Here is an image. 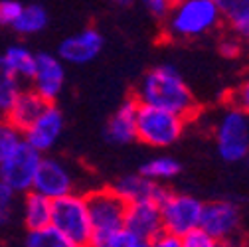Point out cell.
Instances as JSON below:
<instances>
[{"label": "cell", "instance_id": "cell-1", "mask_svg": "<svg viewBox=\"0 0 249 247\" xmlns=\"http://www.w3.org/2000/svg\"><path fill=\"white\" fill-rule=\"evenodd\" d=\"M135 99L142 105H152L176 113L186 121L196 117L200 111L190 85L172 66H157L148 70L135 91Z\"/></svg>", "mask_w": 249, "mask_h": 247}, {"label": "cell", "instance_id": "cell-2", "mask_svg": "<svg viewBox=\"0 0 249 247\" xmlns=\"http://www.w3.org/2000/svg\"><path fill=\"white\" fill-rule=\"evenodd\" d=\"M222 24V16L212 0H178L164 18V34L170 40H194L206 36Z\"/></svg>", "mask_w": 249, "mask_h": 247}, {"label": "cell", "instance_id": "cell-3", "mask_svg": "<svg viewBox=\"0 0 249 247\" xmlns=\"http://www.w3.org/2000/svg\"><path fill=\"white\" fill-rule=\"evenodd\" d=\"M59 233H64L75 247H89L93 243V229L85 194L70 192L52 200V222Z\"/></svg>", "mask_w": 249, "mask_h": 247}, {"label": "cell", "instance_id": "cell-4", "mask_svg": "<svg viewBox=\"0 0 249 247\" xmlns=\"http://www.w3.org/2000/svg\"><path fill=\"white\" fill-rule=\"evenodd\" d=\"M186 129V119L160 107L139 103L137 111V141L152 148L172 146Z\"/></svg>", "mask_w": 249, "mask_h": 247}, {"label": "cell", "instance_id": "cell-5", "mask_svg": "<svg viewBox=\"0 0 249 247\" xmlns=\"http://www.w3.org/2000/svg\"><path fill=\"white\" fill-rule=\"evenodd\" d=\"M85 200L93 229V243H105L113 233L124 228L127 202L121 200L111 186L85 194Z\"/></svg>", "mask_w": 249, "mask_h": 247}, {"label": "cell", "instance_id": "cell-6", "mask_svg": "<svg viewBox=\"0 0 249 247\" xmlns=\"http://www.w3.org/2000/svg\"><path fill=\"white\" fill-rule=\"evenodd\" d=\"M217 152L226 162H241L249 154V117L231 107L215 129Z\"/></svg>", "mask_w": 249, "mask_h": 247}, {"label": "cell", "instance_id": "cell-7", "mask_svg": "<svg viewBox=\"0 0 249 247\" xmlns=\"http://www.w3.org/2000/svg\"><path fill=\"white\" fill-rule=\"evenodd\" d=\"M40 159L42 152H38L22 139L20 144L0 162V180L16 194H26L28 190H32Z\"/></svg>", "mask_w": 249, "mask_h": 247}, {"label": "cell", "instance_id": "cell-8", "mask_svg": "<svg viewBox=\"0 0 249 247\" xmlns=\"http://www.w3.org/2000/svg\"><path fill=\"white\" fill-rule=\"evenodd\" d=\"M204 202L188 196V194H174L170 192L160 202L162 213V229L176 237H182L194 228L200 226Z\"/></svg>", "mask_w": 249, "mask_h": 247}, {"label": "cell", "instance_id": "cell-9", "mask_svg": "<svg viewBox=\"0 0 249 247\" xmlns=\"http://www.w3.org/2000/svg\"><path fill=\"white\" fill-rule=\"evenodd\" d=\"M198 228L224 241L228 247H233V243L239 241V231H241L239 208L228 200H215L204 204Z\"/></svg>", "mask_w": 249, "mask_h": 247}, {"label": "cell", "instance_id": "cell-10", "mask_svg": "<svg viewBox=\"0 0 249 247\" xmlns=\"http://www.w3.org/2000/svg\"><path fill=\"white\" fill-rule=\"evenodd\" d=\"M73 186H75V180H73L71 170L66 166V162L42 154L36 176H34L32 190L50 200H57L61 196L73 192Z\"/></svg>", "mask_w": 249, "mask_h": 247}, {"label": "cell", "instance_id": "cell-11", "mask_svg": "<svg viewBox=\"0 0 249 247\" xmlns=\"http://www.w3.org/2000/svg\"><path fill=\"white\" fill-rule=\"evenodd\" d=\"M64 125H66V121H64L61 109L55 103H48L46 109L38 115V119L26 131H22V139L30 146H34L38 152L46 154L59 141L61 133H64Z\"/></svg>", "mask_w": 249, "mask_h": 247}, {"label": "cell", "instance_id": "cell-12", "mask_svg": "<svg viewBox=\"0 0 249 247\" xmlns=\"http://www.w3.org/2000/svg\"><path fill=\"white\" fill-rule=\"evenodd\" d=\"M105 38L97 28H83L81 32L68 36L66 40H61L57 46V57L64 64L71 66H85L89 61H93L103 50Z\"/></svg>", "mask_w": 249, "mask_h": 247}, {"label": "cell", "instance_id": "cell-13", "mask_svg": "<svg viewBox=\"0 0 249 247\" xmlns=\"http://www.w3.org/2000/svg\"><path fill=\"white\" fill-rule=\"evenodd\" d=\"M32 89L48 103H55L66 85V68L57 55L42 52L36 53V70L32 75Z\"/></svg>", "mask_w": 249, "mask_h": 247}, {"label": "cell", "instance_id": "cell-14", "mask_svg": "<svg viewBox=\"0 0 249 247\" xmlns=\"http://www.w3.org/2000/svg\"><path fill=\"white\" fill-rule=\"evenodd\" d=\"M124 228L148 241H152L154 237L164 231L160 204L154 200L129 202L127 210H124Z\"/></svg>", "mask_w": 249, "mask_h": 247}, {"label": "cell", "instance_id": "cell-15", "mask_svg": "<svg viewBox=\"0 0 249 247\" xmlns=\"http://www.w3.org/2000/svg\"><path fill=\"white\" fill-rule=\"evenodd\" d=\"M113 192L124 200V202H137V200H154V202H162L170 190L166 186H162L160 182L157 180H150L146 176H142L141 172L139 174H127L119 178L115 184H113Z\"/></svg>", "mask_w": 249, "mask_h": 247}, {"label": "cell", "instance_id": "cell-16", "mask_svg": "<svg viewBox=\"0 0 249 247\" xmlns=\"http://www.w3.org/2000/svg\"><path fill=\"white\" fill-rule=\"evenodd\" d=\"M137 111H139V101L133 97L124 99L119 109L111 115L107 127H105V137L113 144H129L137 141Z\"/></svg>", "mask_w": 249, "mask_h": 247}, {"label": "cell", "instance_id": "cell-17", "mask_svg": "<svg viewBox=\"0 0 249 247\" xmlns=\"http://www.w3.org/2000/svg\"><path fill=\"white\" fill-rule=\"evenodd\" d=\"M48 101L38 95L34 89H22L16 99L4 109V119L22 133L38 119V115L46 109Z\"/></svg>", "mask_w": 249, "mask_h": 247}, {"label": "cell", "instance_id": "cell-18", "mask_svg": "<svg viewBox=\"0 0 249 247\" xmlns=\"http://www.w3.org/2000/svg\"><path fill=\"white\" fill-rule=\"evenodd\" d=\"M22 222L26 226V229H40L50 226L52 222V200L34 192L28 190L26 194H22Z\"/></svg>", "mask_w": 249, "mask_h": 247}, {"label": "cell", "instance_id": "cell-19", "mask_svg": "<svg viewBox=\"0 0 249 247\" xmlns=\"http://www.w3.org/2000/svg\"><path fill=\"white\" fill-rule=\"evenodd\" d=\"M6 66L12 70V73L20 79V81H30L36 70V53L30 50L28 46L22 44H12L6 48V52L2 53Z\"/></svg>", "mask_w": 249, "mask_h": 247}, {"label": "cell", "instance_id": "cell-20", "mask_svg": "<svg viewBox=\"0 0 249 247\" xmlns=\"http://www.w3.org/2000/svg\"><path fill=\"white\" fill-rule=\"evenodd\" d=\"M48 10L42 4H24L20 16L12 24V30L20 36H34L48 26Z\"/></svg>", "mask_w": 249, "mask_h": 247}, {"label": "cell", "instance_id": "cell-21", "mask_svg": "<svg viewBox=\"0 0 249 247\" xmlns=\"http://www.w3.org/2000/svg\"><path fill=\"white\" fill-rule=\"evenodd\" d=\"M217 12L222 16V22H226L233 32L249 22V0H212Z\"/></svg>", "mask_w": 249, "mask_h": 247}, {"label": "cell", "instance_id": "cell-22", "mask_svg": "<svg viewBox=\"0 0 249 247\" xmlns=\"http://www.w3.org/2000/svg\"><path fill=\"white\" fill-rule=\"evenodd\" d=\"M182 166L176 159L172 157H154L150 160H146L141 166V174L150 178V180H157V182H164V180H172L180 174Z\"/></svg>", "mask_w": 249, "mask_h": 247}, {"label": "cell", "instance_id": "cell-23", "mask_svg": "<svg viewBox=\"0 0 249 247\" xmlns=\"http://www.w3.org/2000/svg\"><path fill=\"white\" fill-rule=\"evenodd\" d=\"M24 247H75L64 233H59L53 226L40 229H30L24 239Z\"/></svg>", "mask_w": 249, "mask_h": 247}, {"label": "cell", "instance_id": "cell-24", "mask_svg": "<svg viewBox=\"0 0 249 247\" xmlns=\"http://www.w3.org/2000/svg\"><path fill=\"white\" fill-rule=\"evenodd\" d=\"M22 91V81L12 73V70L6 66V61L0 53V107L6 109L16 95Z\"/></svg>", "mask_w": 249, "mask_h": 247}, {"label": "cell", "instance_id": "cell-25", "mask_svg": "<svg viewBox=\"0 0 249 247\" xmlns=\"http://www.w3.org/2000/svg\"><path fill=\"white\" fill-rule=\"evenodd\" d=\"M20 141H22V133L6 119H0V162L20 144Z\"/></svg>", "mask_w": 249, "mask_h": 247}, {"label": "cell", "instance_id": "cell-26", "mask_svg": "<svg viewBox=\"0 0 249 247\" xmlns=\"http://www.w3.org/2000/svg\"><path fill=\"white\" fill-rule=\"evenodd\" d=\"M180 245L182 247H228L224 241H220L217 237L210 235L202 228H194L192 231L182 235L180 237Z\"/></svg>", "mask_w": 249, "mask_h": 247}, {"label": "cell", "instance_id": "cell-27", "mask_svg": "<svg viewBox=\"0 0 249 247\" xmlns=\"http://www.w3.org/2000/svg\"><path fill=\"white\" fill-rule=\"evenodd\" d=\"M16 192L0 180V228H4L16 213Z\"/></svg>", "mask_w": 249, "mask_h": 247}, {"label": "cell", "instance_id": "cell-28", "mask_svg": "<svg viewBox=\"0 0 249 247\" xmlns=\"http://www.w3.org/2000/svg\"><path fill=\"white\" fill-rule=\"evenodd\" d=\"M107 247H150V241L129 231L127 228L119 229L117 233H113L107 241H105Z\"/></svg>", "mask_w": 249, "mask_h": 247}, {"label": "cell", "instance_id": "cell-29", "mask_svg": "<svg viewBox=\"0 0 249 247\" xmlns=\"http://www.w3.org/2000/svg\"><path fill=\"white\" fill-rule=\"evenodd\" d=\"M22 2L20 0H0V26L12 28L16 18L22 12Z\"/></svg>", "mask_w": 249, "mask_h": 247}, {"label": "cell", "instance_id": "cell-30", "mask_svg": "<svg viewBox=\"0 0 249 247\" xmlns=\"http://www.w3.org/2000/svg\"><path fill=\"white\" fill-rule=\"evenodd\" d=\"M230 103L231 107L239 109L241 113H245L249 117V77H245L230 95Z\"/></svg>", "mask_w": 249, "mask_h": 247}, {"label": "cell", "instance_id": "cell-31", "mask_svg": "<svg viewBox=\"0 0 249 247\" xmlns=\"http://www.w3.org/2000/svg\"><path fill=\"white\" fill-rule=\"evenodd\" d=\"M217 50H220V53L228 59H235L241 55L243 52V44L239 38H224L220 40V44H217Z\"/></svg>", "mask_w": 249, "mask_h": 247}, {"label": "cell", "instance_id": "cell-32", "mask_svg": "<svg viewBox=\"0 0 249 247\" xmlns=\"http://www.w3.org/2000/svg\"><path fill=\"white\" fill-rule=\"evenodd\" d=\"M141 2H142V6L146 8V12L150 16L159 18V20H164L170 6H172L170 0H141Z\"/></svg>", "mask_w": 249, "mask_h": 247}, {"label": "cell", "instance_id": "cell-33", "mask_svg": "<svg viewBox=\"0 0 249 247\" xmlns=\"http://www.w3.org/2000/svg\"><path fill=\"white\" fill-rule=\"evenodd\" d=\"M150 247H182V245H180V237L162 231L160 235H157L150 241Z\"/></svg>", "mask_w": 249, "mask_h": 247}, {"label": "cell", "instance_id": "cell-34", "mask_svg": "<svg viewBox=\"0 0 249 247\" xmlns=\"http://www.w3.org/2000/svg\"><path fill=\"white\" fill-rule=\"evenodd\" d=\"M235 34H237V36H239V40H243V42L247 44V48H249V22H245Z\"/></svg>", "mask_w": 249, "mask_h": 247}, {"label": "cell", "instance_id": "cell-35", "mask_svg": "<svg viewBox=\"0 0 249 247\" xmlns=\"http://www.w3.org/2000/svg\"><path fill=\"white\" fill-rule=\"evenodd\" d=\"M113 2L117 4V6H123V8H127V6H133L137 0H113Z\"/></svg>", "mask_w": 249, "mask_h": 247}, {"label": "cell", "instance_id": "cell-36", "mask_svg": "<svg viewBox=\"0 0 249 247\" xmlns=\"http://www.w3.org/2000/svg\"><path fill=\"white\" fill-rule=\"evenodd\" d=\"M89 247H107L105 243H93V245H89Z\"/></svg>", "mask_w": 249, "mask_h": 247}, {"label": "cell", "instance_id": "cell-37", "mask_svg": "<svg viewBox=\"0 0 249 247\" xmlns=\"http://www.w3.org/2000/svg\"><path fill=\"white\" fill-rule=\"evenodd\" d=\"M0 119H4V109L0 107Z\"/></svg>", "mask_w": 249, "mask_h": 247}, {"label": "cell", "instance_id": "cell-38", "mask_svg": "<svg viewBox=\"0 0 249 247\" xmlns=\"http://www.w3.org/2000/svg\"><path fill=\"white\" fill-rule=\"evenodd\" d=\"M243 160H245V162H247V164H249V154H247V157H245V159H243Z\"/></svg>", "mask_w": 249, "mask_h": 247}, {"label": "cell", "instance_id": "cell-39", "mask_svg": "<svg viewBox=\"0 0 249 247\" xmlns=\"http://www.w3.org/2000/svg\"><path fill=\"white\" fill-rule=\"evenodd\" d=\"M170 2H172V4H174V2H178V0H170Z\"/></svg>", "mask_w": 249, "mask_h": 247}, {"label": "cell", "instance_id": "cell-40", "mask_svg": "<svg viewBox=\"0 0 249 247\" xmlns=\"http://www.w3.org/2000/svg\"><path fill=\"white\" fill-rule=\"evenodd\" d=\"M247 247H249V245H247Z\"/></svg>", "mask_w": 249, "mask_h": 247}]
</instances>
